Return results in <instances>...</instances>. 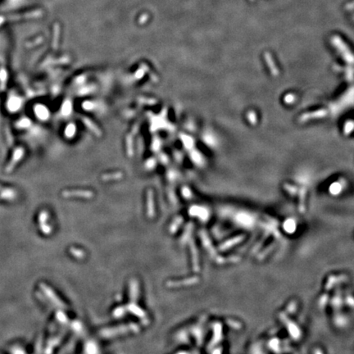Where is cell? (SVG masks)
Wrapping results in <instances>:
<instances>
[{"instance_id": "obj_1", "label": "cell", "mask_w": 354, "mask_h": 354, "mask_svg": "<svg viewBox=\"0 0 354 354\" xmlns=\"http://www.w3.org/2000/svg\"><path fill=\"white\" fill-rule=\"evenodd\" d=\"M25 98L19 91L8 90L4 99V110L8 114L14 115L21 112L25 106Z\"/></svg>"}, {"instance_id": "obj_2", "label": "cell", "mask_w": 354, "mask_h": 354, "mask_svg": "<svg viewBox=\"0 0 354 354\" xmlns=\"http://www.w3.org/2000/svg\"><path fill=\"white\" fill-rule=\"evenodd\" d=\"M26 149L22 145H17L13 148L9 159L4 167L5 173H12L16 167L24 161L26 157Z\"/></svg>"}, {"instance_id": "obj_3", "label": "cell", "mask_w": 354, "mask_h": 354, "mask_svg": "<svg viewBox=\"0 0 354 354\" xmlns=\"http://www.w3.org/2000/svg\"><path fill=\"white\" fill-rule=\"evenodd\" d=\"M31 114L32 119L38 120L40 121H43L47 119V110H45L44 105L42 104H32L31 106Z\"/></svg>"}]
</instances>
